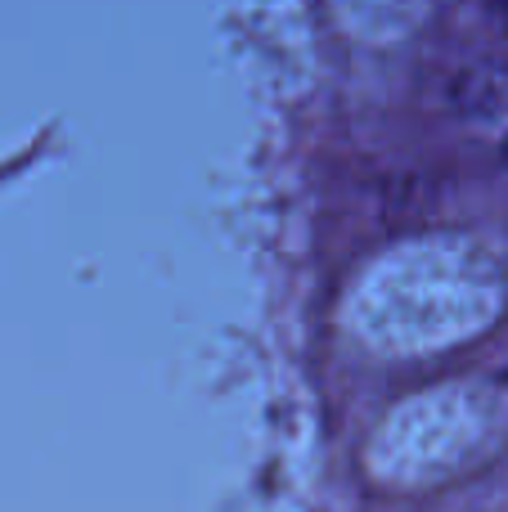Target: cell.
<instances>
[{
	"label": "cell",
	"instance_id": "2",
	"mask_svg": "<svg viewBox=\"0 0 508 512\" xmlns=\"http://www.w3.org/2000/svg\"><path fill=\"white\" fill-rule=\"evenodd\" d=\"M504 18H508V9H504Z\"/></svg>",
	"mask_w": 508,
	"mask_h": 512
},
{
	"label": "cell",
	"instance_id": "1",
	"mask_svg": "<svg viewBox=\"0 0 508 512\" xmlns=\"http://www.w3.org/2000/svg\"><path fill=\"white\" fill-rule=\"evenodd\" d=\"M504 167H508V140H504Z\"/></svg>",
	"mask_w": 508,
	"mask_h": 512
}]
</instances>
